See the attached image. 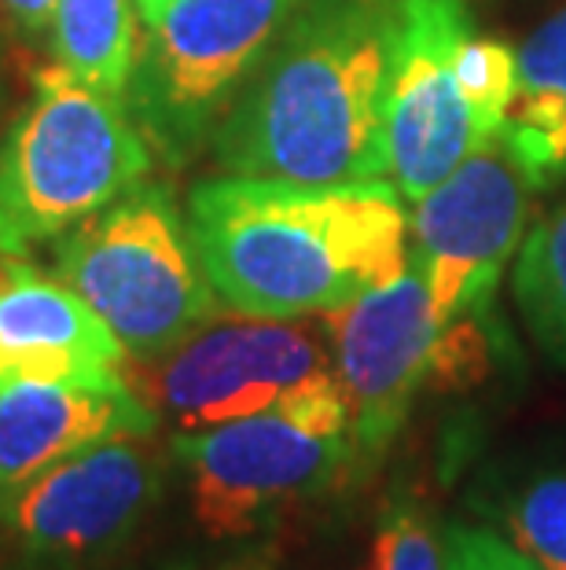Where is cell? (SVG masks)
<instances>
[{"mask_svg":"<svg viewBox=\"0 0 566 570\" xmlns=\"http://www.w3.org/2000/svg\"><path fill=\"white\" fill-rule=\"evenodd\" d=\"M185 222L214 295L244 317H324L408 265V214L390 180L225 174L191 188Z\"/></svg>","mask_w":566,"mask_h":570,"instance_id":"6da1fadb","label":"cell"},{"mask_svg":"<svg viewBox=\"0 0 566 570\" xmlns=\"http://www.w3.org/2000/svg\"><path fill=\"white\" fill-rule=\"evenodd\" d=\"M394 27L397 0H306L214 132L221 174L383 180Z\"/></svg>","mask_w":566,"mask_h":570,"instance_id":"7a4b0ae2","label":"cell"},{"mask_svg":"<svg viewBox=\"0 0 566 570\" xmlns=\"http://www.w3.org/2000/svg\"><path fill=\"white\" fill-rule=\"evenodd\" d=\"M151 166V144L122 100L59 67L41 70L30 104L0 140V258L59 244L140 188Z\"/></svg>","mask_w":566,"mask_h":570,"instance_id":"3957f363","label":"cell"},{"mask_svg":"<svg viewBox=\"0 0 566 570\" xmlns=\"http://www.w3.org/2000/svg\"><path fill=\"white\" fill-rule=\"evenodd\" d=\"M170 456L188 479L196 523L218 541L250 538L302 504L360 487L339 380L255 416L180 431L170 439Z\"/></svg>","mask_w":566,"mask_h":570,"instance_id":"277c9868","label":"cell"},{"mask_svg":"<svg viewBox=\"0 0 566 570\" xmlns=\"http://www.w3.org/2000/svg\"><path fill=\"white\" fill-rule=\"evenodd\" d=\"M56 276L111 327L129 365L170 354L225 309L173 191L148 180L59 239Z\"/></svg>","mask_w":566,"mask_h":570,"instance_id":"5b68a950","label":"cell"},{"mask_svg":"<svg viewBox=\"0 0 566 570\" xmlns=\"http://www.w3.org/2000/svg\"><path fill=\"white\" fill-rule=\"evenodd\" d=\"M306 0H170L140 22L126 111L170 169L210 148L239 89Z\"/></svg>","mask_w":566,"mask_h":570,"instance_id":"8992f818","label":"cell"},{"mask_svg":"<svg viewBox=\"0 0 566 570\" xmlns=\"http://www.w3.org/2000/svg\"><path fill=\"white\" fill-rule=\"evenodd\" d=\"M126 375L173 434L255 416L309 386L339 380L324 317L244 313L214 317L170 354L129 365Z\"/></svg>","mask_w":566,"mask_h":570,"instance_id":"52a82bcc","label":"cell"},{"mask_svg":"<svg viewBox=\"0 0 566 570\" xmlns=\"http://www.w3.org/2000/svg\"><path fill=\"white\" fill-rule=\"evenodd\" d=\"M529 188L504 137L467 159L438 188L413 203L408 258L424 273L441 327L497 332V291L526 239Z\"/></svg>","mask_w":566,"mask_h":570,"instance_id":"ba28073f","label":"cell"},{"mask_svg":"<svg viewBox=\"0 0 566 570\" xmlns=\"http://www.w3.org/2000/svg\"><path fill=\"white\" fill-rule=\"evenodd\" d=\"M155 434L107 439L33 482L0 519L22 570H100L162 504L170 460Z\"/></svg>","mask_w":566,"mask_h":570,"instance_id":"9c48e42d","label":"cell"},{"mask_svg":"<svg viewBox=\"0 0 566 570\" xmlns=\"http://www.w3.org/2000/svg\"><path fill=\"white\" fill-rule=\"evenodd\" d=\"M335 375L349 405V439L360 482L387 460L419 391L445 372V327L413 258L394 281L324 313Z\"/></svg>","mask_w":566,"mask_h":570,"instance_id":"30bf717a","label":"cell"},{"mask_svg":"<svg viewBox=\"0 0 566 570\" xmlns=\"http://www.w3.org/2000/svg\"><path fill=\"white\" fill-rule=\"evenodd\" d=\"M471 33L464 0H397L383 144L401 199L419 203L489 144L456 78V52Z\"/></svg>","mask_w":566,"mask_h":570,"instance_id":"8fae6325","label":"cell"},{"mask_svg":"<svg viewBox=\"0 0 566 570\" xmlns=\"http://www.w3.org/2000/svg\"><path fill=\"white\" fill-rule=\"evenodd\" d=\"M129 357L89 302L22 258L0 265V386L129 383Z\"/></svg>","mask_w":566,"mask_h":570,"instance_id":"7c38bea8","label":"cell"},{"mask_svg":"<svg viewBox=\"0 0 566 570\" xmlns=\"http://www.w3.org/2000/svg\"><path fill=\"white\" fill-rule=\"evenodd\" d=\"M159 416L122 386L89 383H11L0 386V519L38 482L89 445L155 434Z\"/></svg>","mask_w":566,"mask_h":570,"instance_id":"4fadbf2b","label":"cell"},{"mask_svg":"<svg viewBox=\"0 0 566 570\" xmlns=\"http://www.w3.org/2000/svg\"><path fill=\"white\" fill-rule=\"evenodd\" d=\"M515 92L504 144L534 191L566 185V8L548 16L515 52Z\"/></svg>","mask_w":566,"mask_h":570,"instance_id":"5bb4252c","label":"cell"},{"mask_svg":"<svg viewBox=\"0 0 566 570\" xmlns=\"http://www.w3.org/2000/svg\"><path fill=\"white\" fill-rule=\"evenodd\" d=\"M467 508L540 570H566V460L529 456L486 468Z\"/></svg>","mask_w":566,"mask_h":570,"instance_id":"9a60e30c","label":"cell"},{"mask_svg":"<svg viewBox=\"0 0 566 570\" xmlns=\"http://www.w3.org/2000/svg\"><path fill=\"white\" fill-rule=\"evenodd\" d=\"M137 19V0H59L48 30L56 67L126 104L140 45Z\"/></svg>","mask_w":566,"mask_h":570,"instance_id":"2e32d148","label":"cell"},{"mask_svg":"<svg viewBox=\"0 0 566 570\" xmlns=\"http://www.w3.org/2000/svg\"><path fill=\"white\" fill-rule=\"evenodd\" d=\"M512 291L540 354L566 372V206L526 233L515 254Z\"/></svg>","mask_w":566,"mask_h":570,"instance_id":"e0dca14e","label":"cell"},{"mask_svg":"<svg viewBox=\"0 0 566 570\" xmlns=\"http://www.w3.org/2000/svg\"><path fill=\"white\" fill-rule=\"evenodd\" d=\"M365 570H445V527L416 487H397L379 504Z\"/></svg>","mask_w":566,"mask_h":570,"instance_id":"ac0fdd59","label":"cell"},{"mask_svg":"<svg viewBox=\"0 0 566 570\" xmlns=\"http://www.w3.org/2000/svg\"><path fill=\"white\" fill-rule=\"evenodd\" d=\"M515 48H508L497 38H481V33H467L456 52V78H460L464 100L471 107L481 137L493 140L504 132V118H508V104L515 92Z\"/></svg>","mask_w":566,"mask_h":570,"instance_id":"d6986e66","label":"cell"},{"mask_svg":"<svg viewBox=\"0 0 566 570\" xmlns=\"http://www.w3.org/2000/svg\"><path fill=\"white\" fill-rule=\"evenodd\" d=\"M445 570H540L486 523L445 527Z\"/></svg>","mask_w":566,"mask_h":570,"instance_id":"ffe728a7","label":"cell"},{"mask_svg":"<svg viewBox=\"0 0 566 570\" xmlns=\"http://www.w3.org/2000/svg\"><path fill=\"white\" fill-rule=\"evenodd\" d=\"M56 8L59 0H0V11L4 19L16 27L19 38H44L52 30V19H56Z\"/></svg>","mask_w":566,"mask_h":570,"instance_id":"44dd1931","label":"cell"},{"mask_svg":"<svg viewBox=\"0 0 566 570\" xmlns=\"http://www.w3.org/2000/svg\"><path fill=\"white\" fill-rule=\"evenodd\" d=\"M170 4V0H137V16H140V22L143 19H151V16H159V11Z\"/></svg>","mask_w":566,"mask_h":570,"instance_id":"7402d4cb","label":"cell"},{"mask_svg":"<svg viewBox=\"0 0 566 570\" xmlns=\"http://www.w3.org/2000/svg\"><path fill=\"white\" fill-rule=\"evenodd\" d=\"M0 570H22L19 563H4V560H0Z\"/></svg>","mask_w":566,"mask_h":570,"instance_id":"603a6c76","label":"cell"},{"mask_svg":"<svg viewBox=\"0 0 566 570\" xmlns=\"http://www.w3.org/2000/svg\"><path fill=\"white\" fill-rule=\"evenodd\" d=\"M236 570H265V567H258V563H250V567H236Z\"/></svg>","mask_w":566,"mask_h":570,"instance_id":"cb8c5ba5","label":"cell"},{"mask_svg":"<svg viewBox=\"0 0 566 570\" xmlns=\"http://www.w3.org/2000/svg\"><path fill=\"white\" fill-rule=\"evenodd\" d=\"M0 100H4V78H0Z\"/></svg>","mask_w":566,"mask_h":570,"instance_id":"d4e9b609","label":"cell"}]
</instances>
